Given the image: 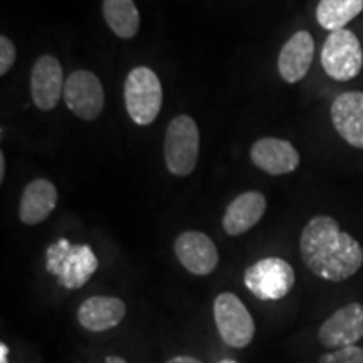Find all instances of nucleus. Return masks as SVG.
Here are the masks:
<instances>
[{"mask_svg":"<svg viewBox=\"0 0 363 363\" xmlns=\"http://www.w3.org/2000/svg\"><path fill=\"white\" fill-rule=\"evenodd\" d=\"M299 251L308 269L331 283L352 278L363 264L360 242L343 233L330 216H316L308 222L299 239Z\"/></svg>","mask_w":363,"mask_h":363,"instance_id":"1","label":"nucleus"},{"mask_svg":"<svg viewBox=\"0 0 363 363\" xmlns=\"http://www.w3.org/2000/svg\"><path fill=\"white\" fill-rule=\"evenodd\" d=\"M98 266L96 254L88 244H72L61 238L45 249V269L66 289L83 288Z\"/></svg>","mask_w":363,"mask_h":363,"instance_id":"2","label":"nucleus"},{"mask_svg":"<svg viewBox=\"0 0 363 363\" xmlns=\"http://www.w3.org/2000/svg\"><path fill=\"white\" fill-rule=\"evenodd\" d=\"M163 89L155 71L138 66L125 81V106L136 125L147 126L157 120L162 110Z\"/></svg>","mask_w":363,"mask_h":363,"instance_id":"3","label":"nucleus"},{"mask_svg":"<svg viewBox=\"0 0 363 363\" xmlns=\"http://www.w3.org/2000/svg\"><path fill=\"white\" fill-rule=\"evenodd\" d=\"M201 135L195 120L189 115L175 116L165 133L163 157L172 175L187 177L197 167Z\"/></svg>","mask_w":363,"mask_h":363,"instance_id":"4","label":"nucleus"},{"mask_svg":"<svg viewBox=\"0 0 363 363\" xmlns=\"http://www.w3.org/2000/svg\"><path fill=\"white\" fill-rule=\"evenodd\" d=\"M294 269L281 257H264L244 272V284L261 301H278L291 293Z\"/></svg>","mask_w":363,"mask_h":363,"instance_id":"5","label":"nucleus"},{"mask_svg":"<svg viewBox=\"0 0 363 363\" xmlns=\"http://www.w3.org/2000/svg\"><path fill=\"white\" fill-rule=\"evenodd\" d=\"M321 66L335 81H350L360 74L363 51L357 35L348 29L330 33L321 49Z\"/></svg>","mask_w":363,"mask_h":363,"instance_id":"6","label":"nucleus"},{"mask_svg":"<svg viewBox=\"0 0 363 363\" xmlns=\"http://www.w3.org/2000/svg\"><path fill=\"white\" fill-rule=\"evenodd\" d=\"M214 320L220 338L233 348H246L252 342L256 325L251 313L233 293H222L214 301Z\"/></svg>","mask_w":363,"mask_h":363,"instance_id":"7","label":"nucleus"},{"mask_svg":"<svg viewBox=\"0 0 363 363\" xmlns=\"http://www.w3.org/2000/svg\"><path fill=\"white\" fill-rule=\"evenodd\" d=\"M62 98L72 115L84 121L96 120L104 108L103 84L91 71L79 69L67 76Z\"/></svg>","mask_w":363,"mask_h":363,"instance_id":"8","label":"nucleus"},{"mask_svg":"<svg viewBox=\"0 0 363 363\" xmlns=\"http://www.w3.org/2000/svg\"><path fill=\"white\" fill-rule=\"evenodd\" d=\"M363 338V306L360 303L340 308L321 325L318 342L325 348L353 347Z\"/></svg>","mask_w":363,"mask_h":363,"instance_id":"9","label":"nucleus"},{"mask_svg":"<svg viewBox=\"0 0 363 363\" xmlns=\"http://www.w3.org/2000/svg\"><path fill=\"white\" fill-rule=\"evenodd\" d=\"M62 66L51 54H44L34 62L30 72V98L40 111H51L65 94Z\"/></svg>","mask_w":363,"mask_h":363,"instance_id":"10","label":"nucleus"},{"mask_svg":"<svg viewBox=\"0 0 363 363\" xmlns=\"http://www.w3.org/2000/svg\"><path fill=\"white\" fill-rule=\"evenodd\" d=\"M175 256L182 266L195 276H208L219 264L214 240L199 230H187L175 239Z\"/></svg>","mask_w":363,"mask_h":363,"instance_id":"11","label":"nucleus"},{"mask_svg":"<svg viewBox=\"0 0 363 363\" xmlns=\"http://www.w3.org/2000/svg\"><path fill=\"white\" fill-rule=\"evenodd\" d=\"M331 121L335 130L348 145L363 148V91H348L331 104Z\"/></svg>","mask_w":363,"mask_h":363,"instance_id":"12","label":"nucleus"},{"mask_svg":"<svg viewBox=\"0 0 363 363\" xmlns=\"http://www.w3.org/2000/svg\"><path fill=\"white\" fill-rule=\"evenodd\" d=\"M251 160L257 169L266 174L286 175L298 169L301 157L289 142L267 136L252 145Z\"/></svg>","mask_w":363,"mask_h":363,"instance_id":"13","label":"nucleus"},{"mask_svg":"<svg viewBox=\"0 0 363 363\" xmlns=\"http://www.w3.org/2000/svg\"><path fill=\"white\" fill-rule=\"evenodd\" d=\"M315 57V40L306 30L291 35L281 49L278 57V71L286 83L293 84L301 81L310 71Z\"/></svg>","mask_w":363,"mask_h":363,"instance_id":"14","label":"nucleus"},{"mask_svg":"<svg viewBox=\"0 0 363 363\" xmlns=\"http://www.w3.org/2000/svg\"><path fill=\"white\" fill-rule=\"evenodd\" d=\"M57 189L51 180L38 179L26 185L19 203L21 222L38 225L44 222L57 206Z\"/></svg>","mask_w":363,"mask_h":363,"instance_id":"15","label":"nucleus"},{"mask_svg":"<svg viewBox=\"0 0 363 363\" xmlns=\"http://www.w3.org/2000/svg\"><path fill=\"white\" fill-rule=\"evenodd\" d=\"M266 212V197L257 190L238 195L225 208L222 227L229 235H240L252 229Z\"/></svg>","mask_w":363,"mask_h":363,"instance_id":"16","label":"nucleus"},{"mask_svg":"<svg viewBox=\"0 0 363 363\" xmlns=\"http://www.w3.org/2000/svg\"><path fill=\"white\" fill-rule=\"evenodd\" d=\"M126 306L115 296H91L78 310L79 325L93 333L115 328L123 321Z\"/></svg>","mask_w":363,"mask_h":363,"instance_id":"17","label":"nucleus"},{"mask_svg":"<svg viewBox=\"0 0 363 363\" xmlns=\"http://www.w3.org/2000/svg\"><path fill=\"white\" fill-rule=\"evenodd\" d=\"M106 24L121 39H133L140 30V12L133 0H103Z\"/></svg>","mask_w":363,"mask_h":363,"instance_id":"18","label":"nucleus"},{"mask_svg":"<svg viewBox=\"0 0 363 363\" xmlns=\"http://www.w3.org/2000/svg\"><path fill=\"white\" fill-rule=\"evenodd\" d=\"M363 11V0H320L316 21L323 29L335 33L345 29Z\"/></svg>","mask_w":363,"mask_h":363,"instance_id":"19","label":"nucleus"},{"mask_svg":"<svg viewBox=\"0 0 363 363\" xmlns=\"http://www.w3.org/2000/svg\"><path fill=\"white\" fill-rule=\"evenodd\" d=\"M318 363H363V348L357 347H345L338 350L323 353L318 358Z\"/></svg>","mask_w":363,"mask_h":363,"instance_id":"20","label":"nucleus"},{"mask_svg":"<svg viewBox=\"0 0 363 363\" xmlns=\"http://www.w3.org/2000/svg\"><path fill=\"white\" fill-rule=\"evenodd\" d=\"M16 45H13V43L7 38V35H2V38H0V74L6 76L7 72L11 71L13 62H16Z\"/></svg>","mask_w":363,"mask_h":363,"instance_id":"21","label":"nucleus"},{"mask_svg":"<svg viewBox=\"0 0 363 363\" xmlns=\"http://www.w3.org/2000/svg\"><path fill=\"white\" fill-rule=\"evenodd\" d=\"M167 363H202V362L199 360V358H195V357L184 355V357H174L172 360H169Z\"/></svg>","mask_w":363,"mask_h":363,"instance_id":"22","label":"nucleus"},{"mask_svg":"<svg viewBox=\"0 0 363 363\" xmlns=\"http://www.w3.org/2000/svg\"><path fill=\"white\" fill-rule=\"evenodd\" d=\"M6 179V155L4 152H0V182Z\"/></svg>","mask_w":363,"mask_h":363,"instance_id":"23","label":"nucleus"},{"mask_svg":"<svg viewBox=\"0 0 363 363\" xmlns=\"http://www.w3.org/2000/svg\"><path fill=\"white\" fill-rule=\"evenodd\" d=\"M9 347L6 343H0V363H7Z\"/></svg>","mask_w":363,"mask_h":363,"instance_id":"24","label":"nucleus"},{"mask_svg":"<svg viewBox=\"0 0 363 363\" xmlns=\"http://www.w3.org/2000/svg\"><path fill=\"white\" fill-rule=\"evenodd\" d=\"M104 362H106V363H126L125 358H121V357H113V355L106 357V360H104Z\"/></svg>","mask_w":363,"mask_h":363,"instance_id":"25","label":"nucleus"},{"mask_svg":"<svg viewBox=\"0 0 363 363\" xmlns=\"http://www.w3.org/2000/svg\"><path fill=\"white\" fill-rule=\"evenodd\" d=\"M219 363H238L235 360H230V358H225V360H220Z\"/></svg>","mask_w":363,"mask_h":363,"instance_id":"26","label":"nucleus"}]
</instances>
